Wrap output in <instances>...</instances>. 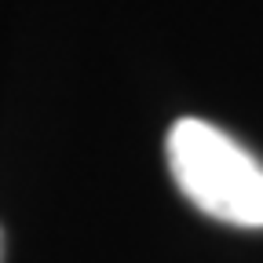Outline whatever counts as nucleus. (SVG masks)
<instances>
[{"mask_svg": "<svg viewBox=\"0 0 263 263\" xmlns=\"http://www.w3.org/2000/svg\"><path fill=\"white\" fill-rule=\"evenodd\" d=\"M0 263H4V230H0Z\"/></svg>", "mask_w": 263, "mask_h": 263, "instance_id": "f03ea898", "label": "nucleus"}, {"mask_svg": "<svg viewBox=\"0 0 263 263\" xmlns=\"http://www.w3.org/2000/svg\"><path fill=\"white\" fill-rule=\"evenodd\" d=\"M164 150L176 186L197 212L245 230L263 227V161L234 136L201 117H179Z\"/></svg>", "mask_w": 263, "mask_h": 263, "instance_id": "f257e3e1", "label": "nucleus"}]
</instances>
